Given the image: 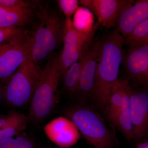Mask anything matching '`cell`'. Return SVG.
<instances>
[{
	"label": "cell",
	"mask_w": 148,
	"mask_h": 148,
	"mask_svg": "<svg viewBox=\"0 0 148 148\" xmlns=\"http://www.w3.org/2000/svg\"><path fill=\"white\" fill-rule=\"evenodd\" d=\"M101 40L93 95L100 106L106 107L114 85L118 79L120 66L124 57L123 36L116 29Z\"/></svg>",
	"instance_id": "6da1fadb"
},
{
	"label": "cell",
	"mask_w": 148,
	"mask_h": 148,
	"mask_svg": "<svg viewBox=\"0 0 148 148\" xmlns=\"http://www.w3.org/2000/svg\"><path fill=\"white\" fill-rule=\"evenodd\" d=\"M60 54L56 53L49 55L42 70L39 83L31 101L29 116L30 119H42L53 110L57 101V89L61 78Z\"/></svg>",
	"instance_id": "7a4b0ae2"
},
{
	"label": "cell",
	"mask_w": 148,
	"mask_h": 148,
	"mask_svg": "<svg viewBox=\"0 0 148 148\" xmlns=\"http://www.w3.org/2000/svg\"><path fill=\"white\" fill-rule=\"evenodd\" d=\"M42 70L32 55L5 81L3 99L12 107L24 106L31 102L39 83Z\"/></svg>",
	"instance_id": "3957f363"
},
{
	"label": "cell",
	"mask_w": 148,
	"mask_h": 148,
	"mask_svg": "<svg viewBox=\"0 0 148 148\" xmlns=\"http://www.w3.org/2000/svg\"><path fill=\"white\" fill-rule=\"evenodd\" d=\"M40 26L34 36L32 56L38 63L49 56L64 40V24L54 12L42 13Z\"/></svg>",
	"instance_id": "277c9868"
},
{
	"label": "cell",
	"mask_w": 148,
	"mask_h": 148,
	"mask_svg": "<svg viewBox=\"0 0 148 148\" xmlns=\"http://www.w3.org/2000/svg\"><path fill=\"white\" fill-rule=\"evenodd\" d=\"M68 114L92 148L112 147V134L102 118L95 112L82 107L73 109Z\"/></svg>",
	"instance_id": "5b68a950"
},
{
	"label": "cell",
	"mask_w": 148,
	"mask_h": 148,
	"mask_svg": "<svg viewBox=\"0 0 148 148\" xmlns=\"http://www.w3.org/2000/svg\"><path fill=\"white\" fill-rule=\"evenodd\" d=\"M100 25H93L89 32H82L74 27L73 20H66L64 24V48L60 54V76L64 78L69 68L79 60L91 45L94 34Z\"/></svg>",
	"instance_id": "8992f818"
},
{
	"label": "cell",
	"mask_w": 148,
	"mask_h": 148,
	"mask_svg": "<svg viewBox=\"0 0 148 148\" xmlns=\"http://www.w3.org/2000/svg\"><path fill=\"white\" fill-rule=\"evenodd\" d=\"M34 37L23 31L0 45V81H6L32 55Z\"/></svg>",
	"instance_id": "52a82bcc"
},
{
	"label": "cell",
	"mask_w": 148,
	"mask_h": 148,
	"mask_svg": "<svg viewBox=\"0 0 148 148\" xmlns=\"http://www.w3.org/2000/svg\"><path fill=\"white\" fill-rule=\"evenodd\" d=\"M81 4L92 12L97 16L98 23L106 28L114 27L121 13L132 5V0H81Z\"/></svg>",
	"instance_id": "ba28073f"
},
{
	"label": "cell",
	"mask_w": 148,
	"mask_h": 148,
	"mask_svg": "<svg viewBox=\"0 0 148 148\" xmlns=\"http://www.w3.org/2000/svg\"><path fill=\"white\" fill-rule=\"evenodd\" d=\"M148 88L135 90L130 86V111L133 139L148 136Z\"/></svg>",
	"instance_id": "9c48e42d"
},
{
	"label": "cell",
	"mask_w": 148,
	"mask_h": 148,
	"mask_svg": "<svg viewBox=\"0 0 148 148\" xmlns=\"http://www.w3.org/2000/svg\"><path fill=\"white\" fill-rule=\"evenodd\" d=\"M123 62L130 79L148 88V45L130 47Z\"/></svg>",
	"instance_id": "30bf717a"
},
{
	"label": "cell",
	"mask_w": 148,
	"mask_h": 148,
	"mask_svg": "<svg viewBox=\"0 0 148 148\" xmlns=\"http://www.w3.org/2000/svg\"><path fill=\"white\" fill-rule=\"evenodd\" d=\"M45 132L49 139L58 147L69 148L78 141V129L71 120L58 117L45 126Z\"/></svg>",
	"instance_id": "8fae6325"
},
{
	"label": "cell",
	"mask_w": 148,
	"mask_h": 148,
	"mask_svg": "<svg viewBox=\"0 0 148 148\" xmlns=\"http://www.w3.org/2000/svg\"><path fill=\"white\" fill-rule=\"evenodd\" d=\"M101 40L91 44L86 52L77 91L84 94H93L97 64L100 53Z\"/></svg>",
	"instance_id": "7c38bea8"
},
{
	"label": "cell",
	"mask_w": 148,
	"mask_h": 148,
	"mask_svg": "<svg viewBox=\"0 0 148 148\" xmlns=\"http://www.w3.org/2000/svg\"><path fill=\"white\" fill-rule=\"evenodd\" d=\"M148 18V0L135 1L120 14L116 29L123 36H126L140 23Z\"/></svg>",
	"instance_id": "4fadbf2b"
},
{
	"label": "cell",
	"mask_w": 148,
	"mask_h": 148,
	"mask_svg": "<svg viewBox=\"0 0 148 148\" xmlns=\"http://www.w3.org/2000/svg\"><path fill=\"white\" fill-rule=\"evenodd\" d=\"M32 14L29 8L11 10L0 6V28H18L27 23Z\"/></svg>",
	"instance_id": "5bb4252c"
},
{
	"label": "cell",
	"mask_w": 148,
	"mask_h": 148,
	"mask_svg": "<svg viewBox=\"0 0 148 148\" xmlns=\"http://www.w3.org/2000/svg\"><path fill=\"white\" fill-rule=\"evenodd\" d=\"M129 81L125 88L123 103L115 119L113 122L118 126L128 139H133L132 135Z\"/></svg>",
	"instance_id": "9a60e30c"
},
{
	"label": "cell",
	"mask_w": 148,
	"mask_h": 148,
	"mask_svg": "<svg viewBox=\"0 0 148 148\" xmlns=\"http://www.w3.org/2000/svg\"><path fill=\"white\" fill-rule=\"evenodd\" d=\"M128 81L127 79H118L112 89L110 97L106 107L108 117L112 123L121 109L123 103L125 88Z\"/></svg>",
	"instance_id": "2e32d148"
},
{
	"label": "cell",
	"mask_w": 148,
	"mask_h": 148,
	"mask_svg": "<svg viewBox=\"0 0 148 148\" xmlns=\"http://www.w3.org/2000/svg\"><path fill=\"white\" fill-rule=\"evenodd\" d=\"M86 51L78 61L69 68L64 75V86L69 92H74L77 91L81 73L85 60Z\"/></svg>",
	"instance_id": "e0dca14e"
},
{
	"label": "cell",
	"mask_w": 148,
	"mask_h": 148,
	"mask_svg": "<svg viewBox=\"0 0 148 148\" xmlns=\"http://www.w3.org/2000/svg\"><path fill=\"white\" fill-rule=\"evenodd\" d=\"M125 38L124 43L130 47L148 45V18L140 23Z\"/></svg>",
	"instance_id": "ac0fdd59"
},
{
	"label": "cell",
	"mask_w": 148,
	"mask_h": 148,
	"mask_svg": "<svg viewBox=\"0 0 148 148\" xmlns=\"http://www.w3.org/2000/svg\"><path fill=\"white\" fill-rule=\"evenodd\" d=\"M29 120V117L23 114L16 121L0 129V142L20 135L27 128Z\"/></svg>",
	"instance_id": "d6986e66"
},
{
	"label": "cell",
	"mask_w": 148,
	"mask_h": 148,
	"mask_svg": "<svg viewBox=\"0 0 148 148\" xmlns=\"http://www.w3.org/2000/svg\"><path fill=\"white\" fill-rule=\"evenodd\" d=\"M73 24L79 31L87 32L92 29V15L89 10L84 8H79L74 14Z\"/></svg>",
	"instance_id": "ffe728a7"
},
{
	"label": "cell",
	"mask_w": 148,
	"mask_h": 148,
	"mask_svg": "<svg viewBox=\"0 0 148 148\" xmlns=\"http://www.w3.org/2000/svg\"><path fill=\"white\" fill-rule=\"evenodd\" d=\"M0 148H35V146L31 139L20 134L0 142Z\"/></svg>",
	"instance_id": "44dd1931"
},
{
	"label": "cell",
	"mask_w": 148,
	"mask_h": 148,
	"mask_svg": "<svg viewBox=\"0 0 148 148\" xmlns=\"http://www.w3.org/2000/svg\"><path fill=\"white\" fill-rule=\"evenodd\" d=\"M58 5L66 16V20H72V16L79 8V1L77 0H59Z\"/></svg>",
	"instance_id": "7402d4cb"
},
{
	"label": "cell",
	"mask_w": 148,
	"mask_h": 148,
	"mask_svg": "<svg viewBox=\"0 0 148 148\" xmlns=\"http://www.w3.org/2000/svg\"><path fill=\"white\" fill-rule=\"evenodd\" d=\"M22 32L21 29L16 27L0 28V45L8 41Z\"/></svg>",
	"instance_id": "603a6c76"
},
{
	"label": "cell",
	"mask_w": 148,
	"mask_h": 148,
	"mask_svg": "<svg viewBox=\"0 0 148 148\" xmlns=\"http://www.w3.org/2000/svg\"><path fill=\"white\" fill-rule=\"evenodd\" d=\"M22 114L16 110H12L9 111L7 114L0 116V129L16 121Z\"/></svg>",
	"instance_id": "cb8c5ba5"
},
{
	"label": "cell",
	"mask_w": 148,
	"mask_h": 148,
	"mask_svg": "<svg viewBox=\"0 0 148 148\" xmlns=\"http://www.w3.org/2000/svg\"><path fill=\"white\" fill-rule=\"evenodd\" d=\"M29 4L21 0H0V6L11 10L29 8Z\"/></svg>",
	"instance_id": "d4e9b609"
},
{
	"label": "cell",
	"mask_w": 148,
	"mask_h": 148,
	"mask_svg": "<svg viewBox=\"0 0 148 148\" xmlns=\"http://www.w3.org/2000/svg\"><path fill=\"white\" fill-rule=\"evenodd\" d=\"M136 148H148V141L140 143Z\"/></svg>",
	"instance_id": "484cf974"
},
{
	"label": "cell",
	"mask_w": 148,
	"mask_h": 148,
	"mask_svg": "<svg viewBox=\"0 0 148 148\" xmlns=\"http://www.w3.org/2000/svg\"><path fill=\"white\" fill-rule=\"evenodd\" d=\"M3 100V88L0 84V103Z\"/></svg>",
	"instance_id": "4316f807"
},
{
	"label": "cell",
	"mask_w": 148,
	"mask_h": 148,
	"mask_svg": "<svg viewBox=\"0 0 148 148\" xmlns=\"http://www.w3.org/2000/svg\"><path fill=\"white\" fill-rule=\"evenodd\" d=\"M53 148H66V147H56Z\"/></svg>",
	"instance_id": "83f0119b"
}]
</instances>
